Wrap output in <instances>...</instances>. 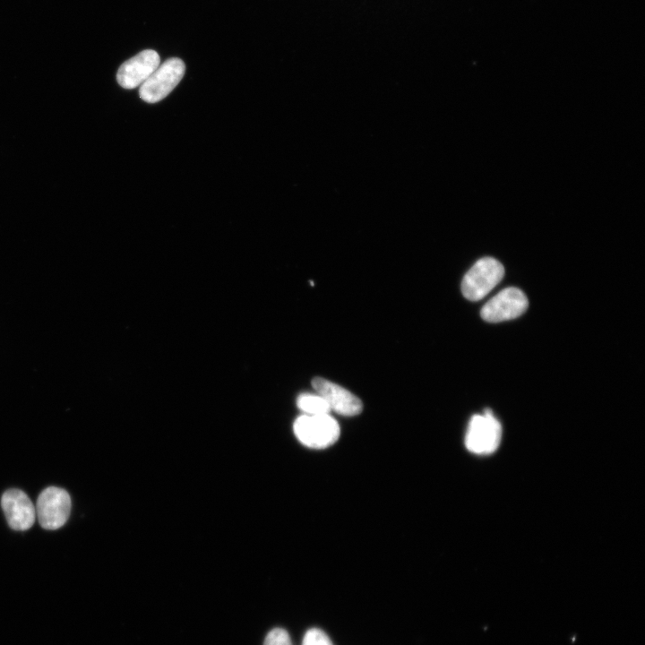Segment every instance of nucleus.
I'll list each match as a JSON object with an SVG mask.
<instances>
[{
	"instance_id": "f257e3e1",
	"label": "nucleus",
	"mask_w": 645,
	"mask_h": 645,
	"mask_svg": "<svg viewBox=\"0 0 645 645\" xmlns=\"http://www.w3.org/2000/svg\"><path fill=\"white\" fill-rule=\"evenodd\" d=\"M298 441L312 449H324L332 445L340 436V426L329 414L302 415L293 426Z\"/></svg>"
},
{
	"instance_id": "f03ea898",
	"label": "nucleus",
	"mask_w": 645,
	"mask_h": 645,
	"mask_svg": "<svg viewBox=\"0 0 645 645\" xmlns=\"http://www.w3.org/2000/svg\"><path fill=\"white\" fill-rule=\"evenodd\" d=\"M504 268L494 258L484 257L468 271L461 281V292L470 301L485 297L503 279Z\"/></svg>"
},
{
	"instance_id": "7ed1b4c3",
	"label": "nucleus",
	"mask_w": 645,
	"mask_h": 645,
	"mask_svg": "<svg viewBox=\"0 0 645 645\" xmlns=\"http://www.w3.org/2000/svg\"><path fill=\"white\" fill-rule=\"evenodd\" d=\"M501 438V424L490 409L472 416L465 438L469 451L480 455L490 454L498 448Z\"/></svg>"
},
{
	"instance_id": "20e7f679",
	"label": "nucleus",
	"mask_w": 645,
	"mask_h": 645,
	"mask_svg": "<svg viewBox=\"0 0 645 645\" xmlns=\"http://www.w3.org/2000/svg\"><path fill=\"white\" fill-rule=\"evenodd\" d=\"M185 71V63L177 58L167 59L140 86V98L148 103H156L167 97L179 83Z\"/></svg>"
},
{
	"instance_id": "39448f33",
	"label": "nucleus",
	"mask_w": 645,
	"mask_h": 645,
	"mask_svg": "<svg viewBox=\"0 0 645 645\" xmlns=\"http://www.w3.org/2000/svg\"><path fill=\"white\" fill-rule=\"evenodd\" d=\"M71 505L70 495L64 489L56 486L44 489L35 507L40 526L48 530L64 526L70 516Z\"/></svg>"
},
{
	"instance_id": "423d86ee",
	"label": "nucleus",
	"mask_w": 645,
	"mask_h": 645,
	"mask_svg": "<svg viewBox=\"0 0 645 645\" xmlns=\"http://www.w3.org/2000/svg\"><path fill=\"white\" fill-rule=\"evenodd\" d=\"M526 295L519 288L510 287L503 289L482 307L480 315L489 322L512 320L521 315L528 308Z\"/></svg>"
},
{
	"instance_id": "0eeeda50",
	"label": "nucleus",
	"mask_w": 645,
	"mask_h": 645,
	"mask_svg": "<svg viewBox=\"0 0 645 645\" xmlns=\"http://www.w3.org/2000/svg\"><path fill=\"white\" fill-rule=\"evenodd\" d=\"M159 64L160 58L155 50H142L120 65L116 81L125 89H134L141 86Z\"/></svg>"
},
{
	"instance_id": "6e6552de",
	"label": "nucleus",
	"mask_w": 645,
	"mask_h": 645,
	"mask_svg": "<svg viewBox=\"0 0 645 645\" xmlns=\"http://www.w3.org/2000/svg\"><path fill=\"white\" fill-rule=\"evenodd\" d=\"M1 506L11 529L27 530L33 525L36 509L23 491L16 488L5 491L1 498Z\"/></svg>"
},
{
	"instance_id": "1a4fd4ad",
	"label": "nucleus",
	"mask_w": 645,
	"mask_h": 645,
	"mask_svg": "<svg viewBox=\"0 0 645 645\" xmlns=\"http://www.w3.org/2000/svg\"><path fill=\"white\" fill-rule=\"evenodd\" d=\"M312 385L327 402L331 410L342 416H356L363 409L361 400L340 385L322 377H315Z\"/></svg>"
},
{
	"instance_id": "9d476101",
	"label": "nucleus",
	"mask_w": 645,
	"mask_h": 645,
	"mask_svg": "<svg viewBox=\"0 0 645 645\" xmlns=\"http://www.w3.org/2000/svg\"><path fill=\"white\" fill-rule=\"evenodd\" d=\"M297 405L305 415H322L331 411L327 402L318 393H301L297 399Z\"/></svg>"
},
{
	"instance_id": "9b49d317",
	"label": "nucleus",
	"mask_w": 645,
	"mask_h": 645,
	"mask_svg": "<svg viewBox=\"0 0 645 645\" xmlns=\"http://www.w3.org/2000/svg\"><path fill=\"white\" fill-rule=\"evenodd\" d=\"M302 645H333L328 635L317 628L309 629L304 638Z\"/></svg>"
},
{
	"instance_id": "f8f14e48",
	"label": "nucleus",
	"mask_w": 645,
	"mask_h": 645,
	"mask_svg": "<svg viewBox=\"0 0 645 645\" xmlns=\"http://www.w3.org/2000/svg\"><path fill=\"white\" fill-rule=\"evenodd\" d=\"M263 645H293L287 631L281 628L271 630L266 636Z\"/></svg>"
}]
</instances>
